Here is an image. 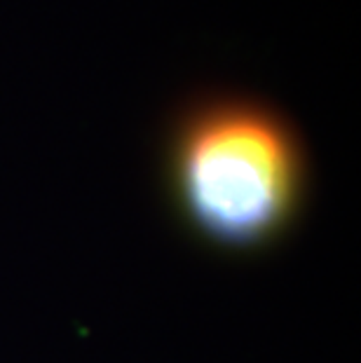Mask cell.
Returning <instances> with one entry per match:
<instances>
[{"label":"cell","mask_w":361,"mask_h":363,"mask_svg":"<svg viewBox=\"0 0 361 363\" xmlns=\"http://www.w3.org/2000/svg\"><path fill=\"white\" fill-rule=\"evenodd\" d=\"M167 197L181 228L223 256H258L301 223L310 197L303 145L270 108L213 99L186 113L167 152Z\"/></svg>","instance_id":"cell-1"}]
</instances>
